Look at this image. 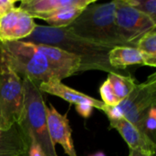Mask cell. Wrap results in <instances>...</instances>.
<instances>
[{"instance_id":"1","label":"cell","mask_w":156,"mask_h":156,"mask_svg":"<svg viewBox=\"0 0 156 156\" xmlns=\"http://www.w3.org/2000/svg\"><path fill=\"white\" fill-rule=\"evenodd\" d=\"M22 41L56 47L78 57L80 60L79 72L101 70L123 75L122 70L112 68L109 63L112 47L80 37L65 27L56 28L37 25L32 34Z\"/></svg>"},{"instance_id":"2","label":"cell","mask_w":156,"mask_h":156,"mask_svg":"<svg viewBox=\"0 0 156 156\" xmlns=\"http://www.w3.org/2000/svg\"><path fill=\"white\" fill-rule=\"evenodd\" d=\"M115 1L90 4L67 27L73 34L95 43L115 47H128L119 37L114 21Z\"/></svg>"},{"instance_id":"3","label":"cell","mask_w":156,"mask_h":156,"mask_svg":"<svg viewBox=\"0 0 156 156\" xmlns=\"http://www.w3.org/2000/svg\"><path fill=\"white\" fill-rule=\"evenodd\" d=\"M0 56L22 79L36 86L57 80L46 58L34 43L23 41L0 42Z\"/></svg>"},{"instance_id":"4","label":"cell","mask_w":156,"mask_h":156,"mask_svg":"<svg viewBox=\"0 0 156 156\" xmlns=\"http://www.w3.org/2000/svg\"><path fill=\"white\" fill-rule=\"evenodd\" d=\"M25 93V113L18 124L26 136L32 137L45 156H58L51 142L47 124V105L38 87L28 80H23ZM29 139V138H28Z\"/></svg>"},{"instance_id":"5","label":"cell","mask_w":156,"mask_h":156,"mask_svg":"<svg viewBox=\"0 0 156 156\" xmlns=\"http://www.w3.org/2000/svg\"><path fill=\"white\" fill-rule=\"evenodd\" d=\"M25 113L23 80L0 56V130L19 124Z\"/></svg>"},{"instance_id":"6","label":"cell","mask_w":156,"mask_h":156,"mask_svg":"<svg viewBox=\"0 0 156 156\" xmlns=\"http://www.w3.org/2000/svg\"><path fill=\"white\" fill-rule=\"evenodd\" d=\"M156 103V74L153 73L147 80L137 84L135 89L117 106L104 105L102 112L109 120L124 118L133 125L142 114L153 104Z\"/></svg>"},{"instance_id":"7","label":"cell","mask_w":156,"mask_h":156,"mask_svg":"<svg viewBox=\"0 0 156 156\" xmlns=\"http://www.w3.org/2000/svg\"><path fill=\"white\" fill-rule=\"evenodd\" d=\"M114 21L119 37L128 45L136 48L139 40L150 30L156 28L150 17L129 5L125 0L115 1Z\"/></svg>"},{"instance_id":"8","label":"cell","mask_w":156,"mask_h":156,"mask_svg":"<svg viewBox=\"0 0 156 156\" xmlns=\"http://www.w3.org/2000/svg\"><path fill=\"white\" fill-rule=\"evenodd\" d=\"M37 24L26 11L15 7L0 17V42L22 41L29 37Z\"/></svg>"},{"instance_id":"9","label":"cell","mask_w":156,"mask_h":156,"mask_svg":"<svg viewBox=\"0 0 156 156\" xmlns=\"http://www.w3.org/2000/svg\"><path fill=\"white\" fill-rule=\"evenodd\" d=\"M37 50L46 58L49 68L58 80H62L79 72L80 60L78 57L68 53L58 48L35 44Z\"/></svg>"},{"instance_id":"10","label":"cell","mask_w":156,"mask_h":156,"mask_svg":"<svg viewBox=\"0 0 156 156\" xmlns=\"http://www.w3.org/2000/svg\"><path fill=\"white\" fill-rule=\"evenodd\" d=\"M95 0H24L19 8L26 11L33 18L46 20L58 12L70 8H86Z\"/></svg>"},{"instance_id":"11","label":"cell","mask_w":156,"mask_h":156,"mask_svg":"<svg viewBox=\"0 0 156 156\" xmlns=\"http://www.w3.org/2000/svg\"><path fill=\"white\" fill-rule=\"evenodd\" d=\"M47 124L51 142L60 144L68 156H78L72 140V130L66 115L59 113L52 105L47 108Z\"/></svg>"},{"instance_id":"12","label":"cell","mask_w":156,"mask_h":156,"mask_svg":"<svg viewBox=\"0 0 156 156\" xmlns=\"http://www.w3.org/2000/svg\"><path fill=\"white\" fill-rule=\"evenodd\" d=\"M109 121L111 128L115 129L120 133V135L128 144L129 149L137 150L155 155L156 144L152 142L135 125L124 118Z\"/></svg>"},{"instance_id":"13","label":"cell","mask_w":156,"mask_h":156,"mask_svg":"<svg viewBox=\"0 0 156 156\" xmlns=\"http://www.w3.org/2000/svg\"><path fill=\"white\" fill-rule=\"evenodd\" d=\"M38 89L41 92H46L59 97L64 101L69 102L70 104H74V105L90 104L93 108H97L101 111H102L105 105L101 101L96 100L85 93L73 90L72 88L63 84L58 80H52L48 82L41 83L38 86Z\"/></svg>"},{"instance_id":"14","label":"cell","mask_w":156,"mask_h":156,"mask_svg":"<svg viewBox=\"0 0 156 156\" xmlns=\"http://www.w3.org/2000/svg\"><path fill=\"white\" fill-rule=\"evenodd\" d=\"M110 65L119 70H124L128 66L144 65V55L137 48L115 47L109 53Z\"/></svg>"},{"instance_id":"15","label":"cell","mask_w":156,"mask_h":156,"mask_svg":"<svg viewBox=\"0 0 156 156\" xmlns=\"http://www.w3.org/2000/svg\"><path fill=\"white\" fill-rule=\"evenodd\" d=\"M113 89V91L120 101L124 100L135 89V80L132 76H125L115 73H109L107 78Z\"/></svg>"},{"instance_id":"16","label":"cell","mask_w":156,"mask_h":156,"mask_svg":"<svg viewBox=\"0 0 156 156\" xmlns=\"http://www.w3.org/2000/svg\"><path fill=\"white\" fill-rule=\"evenodd\" d=\"M135 126L156 144V103L151 105L142 114Z\"/></svg>"},{"instance_id":"17","label":"cell","mask_w":156,"mask_h":156,"mask_svg":"<svg viewBox=\"0 0 156 156\" xmlns=\"http://www.w3.org/2000/svg\"><path fill=\"white\" fill-rule=\"evenodd\" d=\"M85 8L79 7H70L64 9L53 16L46 19L48 22V26L56 28H62L69 27L84 10Z\"/></svg>"},{"instance_id":"18","label":"cell","mask_w":156,"mask_h":156,"mask_svg":"<svg viewBox=\"0 0 156 156\" xmlns=\"http://www.w3.org/2000/svg\"><path fill=\"white\" fill-rule=\"evenodd\" d=\"M125 2L156 23V0H125Z\"/></svg>"},{"instance_id":"19","label":"cell","mask_w":156,"mask_h":156,"mask_svg":"<svg viewBox=\"0 0 156 156\" xmlns=\"http://www.w3.org/2000/svg\"><path fill=\"white\" fill-rule=\"evenodd\" d=\"M136 48L144 54L156 57V28L146 33L139 40Z\"/></svg>"},{"instance_id":"20","label":"cell","mask_w":156,"mask_h":156,"mask_svg":"<svg viewBox=\"0 0 156 156\" xmlns=\"http://www.w3.org/2000/svg\"><path fill=\"white\" fill-rule=\"evenodd\" d=\"M100 93L102 99V102L109 107H114L117 106L121 101L118 100V98L116 97L113 89L111 85L110 80L107 79L101 86L100 88Z\"/></svg>"},{"instance_id":"21","label":"cell","mask_w":156,"mask_h":156,"mask_svg":"<svg viewBox=\"0 0 156 156\" xmlns=\"http://www.w3.org/2000/svg\"><path fill=\"white\" fill-rule=\"evenodd\" d=\"M28 138H29V144L27 150V156H45L37 143L32 137H28Z\"/></svg>"},{"instance_id":"22","label":"cell","mask_w":156,"mask_h":156,"mask_svg":"<svg viewBox=\"0 0 156 156\" xmlns=\"http://www.w3.org/2000/svg\"><path fill=\"white\" fill-rule=\"evenodd\" d=\"M16 3V0H0V17L13 10Z\"/></svg>"},{"instance_id":"23","label":"cell","mask_w":156,"mask_h":156,"mask_svg":"<svg viewBox=\"0 0 156 156\" xmlns=\"http://www.w3.org/2000/svg\"><path fill=\"white\" fill-rule=\"evenodd\" d=\"M77 112L83 118H89L93 112V107L90 104H78L75 105Z\"/></svg>"},{"instance_id":"24","label":"cell","mask_w":156,"mask_h":156,"mask_svg":"<svg viewBox=\"0 0 156 156\" xmlns=\"http://www.w3.org/2000/svg\"><path fill=\"white\" fill-rule=\"evenodd\" d=\"M129 156H155L154 154H149L147 153H144L141 151H137V150H133V149H129Z\"/></svg>"},{"instance_id":"25","label":"cell","mask_w":156,"mask_h":156,"mask_svg":"<svg viewBox=\"0 0 156 156\" xmlns=\"http://www.w3.org/2000/svg\"><path fill=\"white\" fill-rule=\"evenodd\" d=\"M90 156H106V154L103 152H98V153H96V154H94Z\"/></svg>"}]
</instances>
